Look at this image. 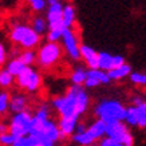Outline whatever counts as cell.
<instances>
[{"instance_id":"1","label":"cell","mask_w":146,"mask_h":146,"mask_svg":"<svg viewBox=\"0 0 146 146\" xmlns=\"http://www.w3.org/2000/svg\"><path fill=\"white\" fill-rule=\"evenodd\" d=\"M59 118H78L89 110L90 97L83 84H72L63 95H58L51 101Z\"/></svg>"},{"instance_id":"2","label":"cell","mask_w":146,"mask_h":146,"mask_svg":"<svg viewBox=\"0 0 146 146\" xmlns=\"http://www.w3.org/2000/svg\"><path fill=\"white\" fill-rule=\"evenodd\" d=\"M125 106L123 103L115 98H105L99 101L94 107V115L98 119L103 121L106 123L123 121L125 115Z\"/></svg>"},{"instance_id":"3","label":"cell","mask_w":146,"mask_h":146,"mask_svg":"<svg viewBox=\"0 0 146 146\" xmlns=\"http://www.w3.org/2000/svg\"><path fill=\"white\" fill-rule=\"evenodd\" d=\"M9 38L15 44L24 48H35L40 44V35L26 23L13 24L9 32Z\"/></svg>"},{"instance_id":"4","label":"cell","mask_w":146,"mask_h":146,"mask_svg":"<svg viewBox=\"0 0 146 146\" xmlns=\"http://www.w3.org/2000/svg\"><path fill=\"white\" fill-rule=\"evenodd\" d=\"M63 55L62 46L58 42H50L47 40L46 43L39 47L36 52V62L39 63L40 67L43 68H51L55 64L60 62Z\"/></svg>"},{"instance_id":"5","label":"cell","mask_w":146,"mask_h":146,"mask_svg":"<svg viewBox=\"0 0 146 146\" xmlns=\"http://www.w3.org/2000/svg\"><path fill=\"white\" fill-rule=\"evenodd\" d=\"M106 135L114 138L115 141L119 143V146H133L134 145V135L131 134L130 126H127L123 121L107 123Z\"/></svg>"},{"instance_id":"6","label":"cell","mask_w":146,"mask_h":146,"mask_svg":"<svg viewBox=\"0 0 146 146\" xmlns=\"http://www.w3.org/2000/svg\"><path fill=\"white\" fill-rule=\"evenodd\" d=\"M60 42H62V48L67 54V56L70 58L71 60H79L80 42H79V38H78V34L74 31V28L64 27Z\"/></svg>"},{"instance_id":"7","label":"cell","mask_w":146,"mask_h":146,"mask_svg":"<svg viewBox=\"0 0 146 146\" xmlns=\"http://www.w3.org/2000/svg\"><path fill=\"white\" fill-rule=\"evenodd\" d=\"M31 121L32 114L28 110L18 111L12 115L11 122L8 126V131L15 137H20V135H26L30 133V127H31Z\"/></svg>"},{"instance_id":"8","label":"cell","mask_w":146,"mask_h":146,"mask_svg":"<svg viewBox=\"0 0 146 146\" xmlns=\"http://www.w3.org/2000/svg\"><path fill=\"white\" fill-rule=\"evenodd\" d=\"M111 79L107 71L101 70V68H89L87 70V75H86V80H84L83 86L86 89H94L98 87L101 84H107L110 83Z\"/></svg>"},{"instance_id":"9","label":"cell","mask_w":146,"mask_h":146,"mask_svg":"<svg viewBox=\"0 0 146 146\" xmlns=\"http://www.w3.org/2000/svg\"><path fill=\"white\" fill-rule=\"evenodd\" d=\"M62 11H63L62 1L48 4L47 15H46V19H47V23H48V30L50 28H62V30L64 28L62 19Z\"/></svg>"},{"instance_id":"10","label":"cell","mask_w":146,"mask_h":146,"mask_svg":"<svg viewBox=\"0 0 146 146\" xmlns=\"http://www.w3.org/2000/svg\"><path fill=\"white\" fill-rule=\"evenodd\" d=\"M122 63H125V58L122 55H113L110 52H98V68L101 70L110 71Z\"/></svg>"},{"instance_id":"11","label":"cell","mask_w":146,"mask_h":146,"mask_svg":"<svg viewBox=\"0 0 146 146\" xmlns=\"http://www.w3.org/2000/svg\"><path fill=\"white\" fill-rule=\"evenodd\" d=\"M80 59L89 68L98 67V51L89 44H80Z\"/></svg>"},{"instance_id":"12","label":"cell","mask_w":146,"mask_h":146,"mask_svg":"<svg viewBox=\"0 0 146 146\" xmlns=\"http://www.w3.org/2000/svg\"><path fill=\"white\" fill-rule=\"evenodd\" d=\"M78 122H79L78 118H59L58 127L60 130V138H62V141L70 138L74 134Z\"/></svg>"},{"instance_id":"13","label":"cell","mask_w":146,"mask_h":146,"mask_svg":"<svg viewBox=\"0 0 146 146\" xmlns=\"http://www.w3.org/2000/svg\"><path fill=\"white\" fill-rule=\"evenodd\" d=\"M106 127H107V123L106 122H103L101 119H95L94 122L86 127V131L89 133V135L93 138L94 142H99L101 138H103L106 135Z\"/></svg>"},{"instance_id":"14","label":"cell","mask_w":146,"mask_h":146,"mask_svg":"<svg viewBox=\"0 0 146 146\" xmlns=\"http://www.w3.org/2000/svg\"><path fill=\"white\" fill-rule=\"evenodd\" d=\"M28 106V99L24 94H13L12 97H9V110L12 113L27 110Z\"/></svg>"},{"instance_id":"15","label":"cell","mask_w":146,"mask_h":146,"mask_svg":"<svg viewBox=\"0 0 146 146\" xmlns=\"http://www.w3.org/2000/svg\"><path fill=\"white\" fill-rule=\"evenodd\" d=\"M130 72H131V66L127 64L126 62L119 64L118 67H115V68H113V70L107 71V74H109L111 80H123L126 78H129Z\"/></svg>"},{"instance_id":"16","label":"cell","mask_w":146,"mask_h":146,"mask_svg":"<svg viewBox=\"0 0 146 146\" xmlns=\"http://www.w3.org/2000/svg\"><path fill=\"white\" fill-rule=\"evenodd\" d=\"M62 19H63V26L67 28H74L76 22V12L72 4L63 5L62 11Z\"/></svg>"},{"instance_id":"17","label":"cell","mask_w":146,"mask_h":146,"mask_svg":"<svg viewBox=\"0 0 146 146\" xmlns=\"http://www.w3.org/2000/svg\"><path fill=\"white\" fill-rule=\"evenodd\" d=\"M134 106L137 111V127L146 129V99H142Z\"/></svg>"},{"instance_id":"18","label":"cell","mask_w":146,"mask_h":146,"mask_svg":"<svg viewBox=\"0 0 146 146\" xmlns=\"http://www.w3.org/2000/svg\"><path fill=\"white\" fill-rule=\"evenodd\" d=\"M71 141L75 142L76 145H80V146H90V145H94L95 142L93 141V138L89 135V133L84 130V131H80V133H74L71 135Z\"/></svg>"},{"instance_id":"19","label":"cell","mask_w":146,"mask_h":146,"mask_svg":"<svg viewBox=\"0 0 146 146\" xmlns=\"http://www.w3.org/2000/svg\"><path fill=\"white\" fill-rule=\"evenodd\" d=\"M86 75H87V70L83 68L82 66L75 67L72 72L70 74V80L72 84H83L86 80Z\"/></svg>"},{"instance_id":"20","label":"cell","mask_w":146,"mask_h":146,"mask_svg":"<svg viewBox=\"0 0 146 146\" xmlns=\"http://www.w3.org/2000/svg\"><path fill=\"white\" fill-rule=\"evenodd\" d=\"M123 122L130 127H137V111H135V106L130 105L126 106L125 109V115H123Z\"/></svg>"},{"instance_id":"21","label":"cell","mask_w":146,"mask_h":146,"mask_svg":"<svg viewBox=\"0 0 146 146\" xmlns=\"http://www.w3.org/2000/svg\"><path fill=\"white\" fill-rule=\"evenodd\" d=\"M31 27L35 30L40 36L44 35L47 30H48V23H47V19L43 18V16H35L32 19V23H31Z\"/></svg>"},{"instance_id":"22","label":"cell","mask_w":146,"mask_h":146,"mask_svg":"<svg viewBox=\"0 0 146 146\" xmlns=\"http://www.w3.org/2000/svg\"><path fill=\"white\" fill-rule=\"evenodd\" d=\"M40 86H42V76H40V74L38 71L34 70V72H32L31 78H30L24 90H27L28 93H36L40 89Z\"/></svg>"},{"instance_id":"23","label":"cell","mask_w":146,"mask_h":146,"mask_svg":"<svg viewBox=\"0 0 146 146\" xmlns=\"http://www.w3.org/2000/svg\"><path fill=\"white\" fill-rule=\"evenodd\" d=\"M32 72H34V68H31L30 66H27L20 74H18V75L15 76V78H16L15 80H16V83H18V86L20 89H26V86H27V83H28L30 78H31Z\"/></svg>"},{"instance_id":"24","label":"cell","mask_w":146,"mask_h":146,"mask_svg":"<svg viewBox=\"0 0 146 146\" xmlns=\"http://www.w3.org/2000/svg\"><path fill=\"white\" fill-rule=\"evenodd\" d=\"M26 67H27L26 64H24V63H23L22 60L16 56V58H13V59H11V60H9L5 68H7V70H8L13 76H16L18 74H20V72H22Z\"/></svg>"},{"instance_id":"25","label":"cell","mask_w":146,"mask_h":146,"mask_svg":"<svg viewBox=\"0 0 146 146\" xmlns=\"http://www.w3.org/2000/svg\"><path fill=\"white\" fill-rule=\"evenodd\" d=\"M18 58L26 66H31L32 63L36 62V52L34 51V48H24L22 52H19Z\"/></svg>"},{"instance_id":"26","label":"cell","mask_w":146,"mask_h":146,"mask_svg":"<svg viewBox=\"0 0 146 146\" xmlns=\"http://www.w3.org/2000/svg\"><path fill=\"white\" fill-rule=\"evenodd\" d=\"M129 79L133 84L139 86V87H146V72H141V71H131Z\"/></svg>"},{"instance_id":"27","label":"cell","mask_w":146,"mask_h":146,"mask_svg":"<svg viewBox=\"0 0 146 146\" xmlns=\"http://www.w3.org/2000/svg\"><path fill=\"white\" fill-rule=\"evenodd\" d=\"M13 78H15V76H13L7 68H1V70H0V87H3V89L11 87L13 83Z\"/></svg>"},{"instance_id":"28","label":"cell","mask_w":146,"mask_h":146,"mask_svg":"<svg viewBox=\"0 0 146 146\" xmlns=\"http://www.w3.org/2000/svg\"><path fill=\"white\" fill-rule=\"evenodd\" d=\"M9 95L7 91L0 93V114H5L9 107Z\"/></svg>"},{"instance_id":"29","label":"cell","mask_w":146,"mask_h":146,"mask_svg":"<svg viewBox=\"0 0 146 146\" xmlns=\"http://www.w3.org/2000/svg\"><path fill=\"white\" fill-rule=\"evenodd\" d=\"M63 30L62 28H50V30H47V32H46L47 34V40H50V42H59L60 38H62Z\"/></svg>"},{"instance_id":"30","label":"cell","mask_w":146,"mask_h":146,"mask_svg":"<svg viewBox=\"0 0 146 146\" xmlns=\"http://www.w3.org/2000/svg\"><path fill=\"white\" fill-rule=\"evenodd\" d=\"M27 3L30 4L32 11H35V12H42V11L46 9L47 0H27Z\"/></svg>"},{"instance_id":"31","label":"cell","mask_w":146,"mask_h":146,"mask_svg":"<svg viewBox=\"0 0 146 146\" xmlns=\"http://www.w3.org/2000/svg\"><path fill=\"white\" fill-rule=\"evenodd\" d=\"M16 137L12 135V134L7 131V133L1 134L0 135V145H4V146H13V142H15Z\"/></svg>"},{"instance_id":"32","label":"cell","mask_w":146,"mask_h":146,"mask_svg":"<svg viewBox=\"0 0 146 146\" xmlns=\"http://www.w3.org/2000/svg\"><path fill=\"white\" fill-rule=\"evenodd\" d=\"M7 60V48H5V46L0 42V67L3 66Z\"/></svg>"},{"instance_id":"33","label":"cell","mask_w":146,"mask_h":146,"mask_svg":"<svg viewBox=\"0 0 146 146\" xmlns=\"http://www.w3.org/2000/svg\"><path fill=\"white\" fill-rule=\"evenodd\" d=\"M7 131H8V126H7L5 123H1V122H0V135L7 133Z\"/></svg>"},{"instance_id":"34","label":"cell","mask_w":146,"mask_h":146,"mask_svg":"<svg viewBox=\"0 0 146 146\" xmlns=\"http://www.w3.org/2000/svg\"><path fill=\"white\" fill-rule=\"evenodd\" d=\"M62 0H47V4H52V3H59Z\"/></svg>"}]
</instances>
